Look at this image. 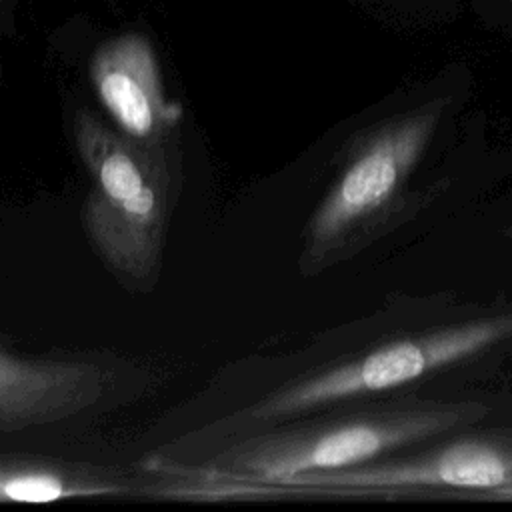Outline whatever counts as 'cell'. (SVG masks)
<instances>
[{
    "label": "cell",
    "mask_w": 512,
    "mask_h": 512,
    "mask_svg": "<svg viewBox=\"0 0 512 512\" xmlns=\"http://www.w3.org/2000/svg\"><path fill=\"white\" fill-rule=\"evenodd\" d=\"M486 414L488 406L478 400L378 406L246 436L204 464H162L160 470L236 480H282L306 472L352 468L446 432L468 428Z\"/></svg>",
    "instance_id": "1"
},
{
    "label": "cell",
    "mask_w": 512,
    "mask_h": 512,
    "mask_svg": "<svg viewBox=\"0 0 512 512\" xmlns=\"http://www.w3.org/2000/svg\"><path fill=\"white\" fill-rule=\"evenodd\" d=\"M512 488V428L460 434L408 456L378 458L340 470L306 472L282 480H236L184 474L178 498L220 500L248 496L300 498H420L492 496Z\"/></svg>",
    "instance_id": "2"
},
{
    "label": "cell",
    "mask_w": 512,
    "mask_h": 512,
    "mask_svg": "<svg viewBox=\"0 0 512 512\" xmlns=\"http://www.w3.org/2000/svg\"><path fill=\"white\" fill-rule=\"evenodd\" d=\"M72 132L90 176L80 218L92 246L120 278L150 282L176 198L168 150L140 146L90 112L76 114Z\"/></svg>",
    "instance_id": "3"
},
{
    "label": "cell",
    "mask_w": 512,
    "mask_h": 512,
    "mask_svg": "<svg viewBox=\"0 0 512 512\" xmlns=\"http://www.w3.org/2000/svg\"><path fill=\"white\" fill-rule=\"evenodd\" d=\"M450 98L440 96L360 132L304 228L300 268L318 272L350 256L408 204V184Z\"/></svg>",
    "instance_id": "4"
},
{
    "label": "cell",
    "mask_w": 512,
    "mask_h": 512,
    "mask_svg": "<svg viewBox=\"0 0 512 512\" xmlns=\"http://www.w3.org/2000/svg\"><path fill=\"white\" fill-rule=\"evenodd\" d=\"M508 338H512V312L390 340L266 394L236 420L270 424L342 400L388 392L474 358Z\"/></svg>",
    "instance_id": "5"
},
{
    "label": "cell",
    "mask_w": 512,
    "mask_h": 512,
    "mask_svg": "<svg viewBox=\"0 0 512 512\" xmlns=\"http://www.w3.org/2000/svg\"><path fill=\"white\" fill-rule=\"evenodd\" d=\"M90 78L118 132L140 146L168 150L182 106L166 96L146 36L122 34L102 44L90 62Z\"/></svg>",
    "instance_id": "6"
},
{
    "label": "cell",
    "mask_w": 512,
    "mask_h": 512,
    "mask_svg": "<svg viewBox=\"0 0 512 512\" xmlns=\"http://www.w3.org/2000/svg\"><path fill=\"white\" fill-rule=\"evenodd\" d=\"M110 374L88 360L30 358L0 348V430L18 432L76 416L106 392Z\"/></svg>",
    "instance_id": "7"
},
{
    "label": "cell",
    "mask_w": 512,
    "mask_h": 512,
    "mask_svg": "<svg viewBox=\"0 0 512 512\" xmlns=\"http://www.w3.org/2000/svg\"><path fill=\"white\" fill-rule=\"evenodd\" d=\"M502 498H508V500H512V488H508L506 492H504V496Z\"/></svg>",
    "instance_id": "8"
}]
</instances>
